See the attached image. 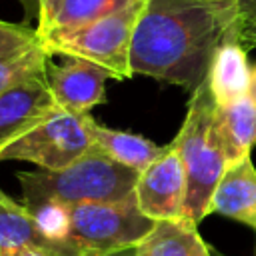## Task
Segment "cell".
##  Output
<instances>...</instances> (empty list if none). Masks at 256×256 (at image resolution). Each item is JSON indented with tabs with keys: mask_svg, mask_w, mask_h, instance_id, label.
I'll return each mask as SVG.
<instances>
[{
	"mask_svg": "<svg viewBox=\"0 0 256 256\" xmlns=\"http://www.w3.org/2000/svg\"><path fill=\"white\" fill-rule=\"evenodd\" d=\"M232 34H238L236 16L206 2L146 0L132 38V74L194 92L206 80L216 50Z\"/></svg>",
	"mask_w": 256,
	"mask_h": 256,
	"instance_id": "obj_1",
	"label": "cell"
},
{
	"mask_svg": "<svg viewBox=\"0 0 256 256\" xmlns=\"http://www.w3.org/2000/svg\"><path fill=\"white\" fill-rule=\"evenodd\" d=\"M22 204L32 208L42 202L78 206L90 202H118L136 196L138 172L118 164L98 146L62 170L20 172Z\"/></svg>",
	"mask_w": 256,
	"mask_h": 256,
	"instance_id": "obj_2",
	"label": "cell"
},
{
	"mask_svg": "<svg viewBox=\"0 0 256 256\" xmlns=\"http://www.w3.org/2000/svg\"><path fill=\"white\" fill-rule=\"evenodd\" d=\"M172 142L182 156L188 178L184 216L200 224L210 214L212 194L228 166L216 130V102L206 80L192 92L186 118Z\"/></svg>",
	"mask_w": 256,
	"mask_h": 256,
	"instance_id": "obj_3",
	"label": "cell"
},
{
	"mask_svg": "<svg viewBox=\"0 0 256 256\" xmlns=\"http://www.w3.org/2000/svg\"><path fill=\"white\" fill-rule=\"evenodd\" d=\"M146 0H136L126 8L104 16L86 26L42 36L48 54L64 58H80L102 66L112 74V80L132 78L130 52L138 16Z\"/></svg>",
	"mask_w": 256,
	"mask_h": 256,
	"instance_id": "obj_4",
	"label": "cell"
},
{
	"mask_svg": "<svg viewBox=\"0 0 256 256\" xmlns=\"http://www.w3.org/2000/svg\"><path fill=\"white\" fill-rule=\"evenodd\" d=\"M134 198L70 206V232L64 256H104L138 246L154 228Z\"/></svg>",
	"mask_w": 256,
	"mask_h": 256,
	"instance_id": "obj_5",
	"label": "cell"
},
{
	"mask_svg": "<svg viewBox=\"0 0 256 256\" xmlns=\"http://www.w3.org/2000/svg\"><path fill=\"white\" fill-rule=\"evenodd\" d=\"M94 118L58 108L36 128L0 152V162H30L42 170H62L92 148Z\"/></svg>",
	"mask_w": 256,
	"mask_h": 256,
	"instance_id": "obj_6",
	"label": "cell"
},
{
	"mask_svg": "<svg viewBox=\"0 0 256 256\" xmlns=\"http://www.w3.org/2000/svg\"><path fill=\"white\" fill-rule=\"evenodd\" d=\"M188 178L182 156L174 142L164 146V152L138 174L136 202L138 208L154 222L186 218Z\"/></svg>",
	"mask_w": 256,
	"mask_h": 256,
	"instance_id": "obj_7",
	"label": "cell"
},
{
	"mask_svg": "<svg viewBox=\"0 0 256 256\" xmlns=\"http://www.w3.org/2000/svg\"><path fill=\"white\" fill-rule=\"evenodd\" d=\"M112 74L98 64L80 58H64L56 64L52 58L46 66V80L62 110L74 114H90L106 102V80Z\"/></svg>",
	"mask_w": 256,
	"mask_h": 256,
	"instance_id": "obj_8",
	"label": "cell"
},
{
	"mask_svg": "<svg viewBox=\"0 0 256 256\" xmlns=\"http://www.w3.org/2000/svg\"><path fill=\"white\" fill-rule=\"evenodd\" d=\"M58 108L46 76L32 78L0 94V152Z\"/></svg>",
	"mask_w": 256,
	"mask_h": 256,
	"instance_id": "obj_9",
	"label": "cell"
},
{
	"mask_svg": "<svg viewBox=\"0 0 256 256\" xmlns=\"http://www.w3.org/2000/svg\"><path fill=\"white\" fill-rule=\"evenodd\" d=\"M50 58L38 30L0 20V94L32 78H44Z\"/></svg>",
	"mask_w": 256,
	"mask_h": 256,
	"instance_id": "obj_10",
	"label": "cell"
},
{
	"mask_svg": "<svg viewBox=\"0 0 256 256\" xmlns=\"http://www.w3.org/2000/svg\"><path fill=\"white\" fill-rule=\"evenodd\" d=\"M214 212L256 230V168L250 156L228 162L210 200Z\"/></svg>",
	"mask_w": 256,
	"mask_h": 256,
	"instance_id": "obj_11",
	"label": "cell"
},
{
	"mask_svg": "<svg viewBox=\"0 0 256 256\" xmlns=\"http://www.w3.org/2000/svg\"><path fill=\"white\" fill-rule=\"evenodd\" d=\"M252 68L248 66L246 48L238 34L228 36L214 54L206 82L210 86L216 106H230L246 96H250Z\"/></svg>",
	"mask_w": 256,
	"mask_h": 256,
	"instance_id": "obj_12",
	"label": "cell"
},
{
	"mask_svg": "<svg viewBox=\"0 0 256 256\" xmlns=\"http://www.w3.org/2000/svg\"><path fill=\"white\" fill-rule=\"evenodd\" d=\"M138 256H212L190 218L160 220L136 246Z\"/></svg>",
	"mask_w": 256,
	"mask_h": 256,
	"instance_id": "obj_13",
	"label": "cell"
},
{
	"mask_svg": "<svg viewBox=\"0 0 256 256\" xmlns=\"http://www.w3.org/2000/svg\"><path fill=\"white\" fill-rule=\"evenodd\" d=\"M136 0H54L38 18V34L48 36L56 32L74 30L110 16Z\"/></svg>",
	"mask_w": 256,
	"mask_h": 256,
	"instance_id": "obj_14",
	"label": "cell"
},
{
	"mask_svg": "<svg viewBox=\"0 0 256 256\" xmlns=\"http://www.w3.org/2000/svg\"><path fill=\"white\" fill-rule=\"evenodd\" d=\"M216 130L228 162L250 156L256 144V102L246 96L230 106H216Z\"/></svg>",
	"mask_w": 256,
	"mask_h": 256,
	"instance_id": "obj_15",
	"label": "cell"
},
{
	"mask_svg": "<svg viewBox=\"0 0 256 256\" xmlns=\"http://www.w3.org/2000/svg\"><path fill=\"white\" fill-rule=\"evenodd\" d=\"M92 134H94L96 146L102 152H106L118 164L136 170L138 174L142 170H146L164 152V146H158L156 142H152L140 134L114 130L96 120L92 126Z\"/></svg>",
	"mask_w": 256,
	"mask_h": 256,
	"instance_id": "obj_16",
	"label": "cell"
},
{
	"mask_svg": "<svg viewBox=\"0 0 256 256\" xmlns=\"http://www.w3.org/2000/svg\"><path fill=\"white\" fill-rule=\"evenodd\" d=\"M28 246L48 250L32 212L0 188V256H20Z\"/></svg>",
	"mask_w": 256,
	"mask_h": 256,
	"instance_id": "obj_17",
	"label": "cell"
},
{
	"mask_svg": "<svg viewBox=\"0 0 256 256\" xmlns=\"http://www.w3.org/2000/svg\"><path fill=\"white\" fill-rule=\"evenodd\" d=\"M256 26V0H238V34Z\"/></svg>",
	"mask_w": 256,
	"mask_h": 256,
	"instance_id": "obj_18",
	"label": "cell"
},
{
	"mask_svg": "<svg viewBox=\"0 0 256 256\" xmlns=\"http://www.w3.org/2000/svg\"><path fill=\"white\" fill-rule=\"evenodd\" d=\"M200 2H206V4L218 8V10L226 12V14H232L238 20V0H200Z\"/></svg>",
	"mask_w": 256,
	"mask_h": 256,
	"instance_id": "obj_19",
	"label": "cell"
},
{
	"mask_svg": "<svg viewBox=\"0 0 256 256\" xmlns=\"http://www.w3.org/2000/svg\"><path fill=\"white\" fill-rule=\"evenodd\" d=\"M20 4L24 6L26 18H40V0H20Z\"/></svg>",
	"mask_w": 256,
	"mask_h": 256,
	"instance_id": "obj_20",
	"label": "cell"
},
{
	"mask_svg": "<svg viewBox=\"0 0 256 256\" xmlns=\"http://www.w3.org/2000/svg\"><path fill=\"white\" fill-rule=\"evenodd\" d=\"M240 42H242V46H244L246 50L256 48V26H254V28L244 30V32L240 34Z\"/></svg>",
	"mask_w": 256,
	"mask_h": 256,
	"instance_id": "obj_21",
	"label": "cell"
},
{
	"mask_svg": "<svg viewBox=\"0 0 256 256\" xmlns=\"http://www.w3.org/2000/svg\"><path fill=\"white\" fill-rule=\"evenodd\" d=\"M20 256H56V254H52L50 250L38 248V246H28V248H24V250H22V254H20Z\"/></svg>",
	"mask_w": 256,
	"mask_h": 256,
	"instance_id": "obj_22",
	"label": "cell"
},
{
	"mask_svg": "<svg viewBox=\"0 0 256 256\" xmlns=\"http://www.w3.org/2000/svg\"><path fill=\"white\" fill-rule=\"evenodd\" d=\"M104 256H138V252H136V246H132V248H124V250L110 252V254H104Z\"/></svg>",
	"mask_w": 256,
	"mask_h": 256,
	"instance_id": "obj_23",
	"label": "cell"
},
{
	"mask_svg": "<svg viewBox=\"0 0 256 256\" xmlns=\"http://www.w3.org/2000/svg\"><path fill=\"white\" fill-rule=\"evenodd\" d=\"M250 96L256 102V66L252 68V80H250Z\"/></svg>",
	"mask_w": 256,
	"mask_h": 256,
	"instance_id": "obj_24",
	"label": "cell"
},
{
	"mask_svg": "<svg viewBox=\"0 0 256 256\" xmlns=\"http://www.w3.org/2000/svg\"><path fill=\"white\" fill-rule=\"evenodd\" d=\"M52 2H54V0H40V12H42V10H46Z\"/></svg>",
	"mask_w": 256,
	"mask_h": 256,
	"instance_id": "obj_25",
	"label": "cell"
}]
</instances>
